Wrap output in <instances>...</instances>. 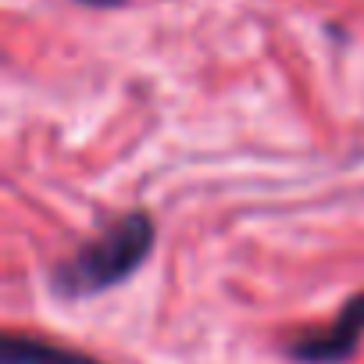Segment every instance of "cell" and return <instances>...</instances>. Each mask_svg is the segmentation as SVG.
<instances>
[{
  "mask_svg": "<svg viewBox=\"0 0 364 364\" xmlns=\"http://www.w3.org/2000/svg\"><path fill=\"white\" fill-rule=\"evenodd\" d=\"M154 240H157V229L146 211L122 215L97 240L79 247L68 261H61L54 268V279H50L54 293L79 300V296H93V293L118 286L150 257Z\"/></svg>",
  "mask_w": 364,
  "mask_h": 364,
  "instance_id": "6da1fadb",
  "label": "cell"
},
{
  "mask_svg": "<svg viewBox=\"0 0 364 364\" xmlns=\"http://www.w3.org/2000/svg\"><path fill=\"white\" fill-rule=\"evenodd\" d=\"M364 336V293L350 296L328 325L307 328L289 343V357L300 364H343L353 357Z\"/></svg>",
  "mask_w": 364,
  "mask_h": 364,
  "instance_id": "7a4b0ae2",
  "label": "cell"
},
{
  "mask_svg": "<svg viewBox=\"0 0 364 364\" xmlns=\"http://www.w3.org/2000/svg\"><path fill=\"white\" fill-rule=\"evenodd\" d=\"M0 364H100L90 353H79L72 346L61 343H47L40 336H22V332H8L4 336V353Z\"/></svg>",
  "mask_w": 364,
  "mask_h": 364,
  "instance_id": "3957f363",
  "label": "cell"
},
{
  "mask_svg": "<svg viewBox=\"0 0 364 364\" xmlns=\"http://www.w3.org/2000/svg\"><path fill=\"white\" fill-rule=\"evenodd\" d=\"M79 4H93V8H114L122 0H79Z\"/></svg>",
  "mask_w": 364,
  "mask_h": 364,
  "instance_id": "277c9868",
  "label": "cell"
}]
</instances>
